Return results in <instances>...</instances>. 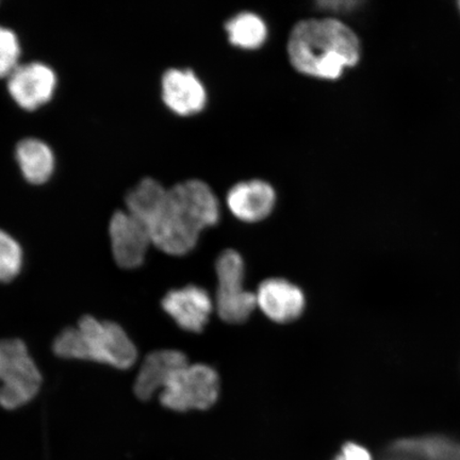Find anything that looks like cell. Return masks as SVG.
<instances>
[{
  "label": "cell",
  "mask_w": 460,
  "mask_h": 460,
  "mask_svg": "<svg viewBox=\"0 0 460 460\" xmlns=\"http://www.w3.org/2000/svg\"><path fill=\"white\" fill-rule=\"evenodd\" d=\"M126 210L146 224L152 243L171 256H183L197 246L200 234L217 226L220 201L208 183L188 180L166 188L143 178L125 198Z\"/></svg>",
  "instance_id": "obj_1"
},
{
  "label": "cell",
  "mask_w": 460,
  "mask_h": 460,
  "mask_svg": "<svg viewBox=\"0 0 460 460\" xmlns=\"http://www.w3.org/2000/svg\"><path fill=\"white\" fill-rule=\"evenodd\" d=\"M362 46L358 34L336 17L298 21L287 41L290 65L305 76L335 80L358 65Z\"/></svg>",
  "instance_id": "obj_2"
},
{
  "label": "cell",
  "mask_w": 460,
  "mask_h": 460,
  "mask_svg": "<svg viewBox=\"0 0 460 460\" xmlns=\"http://www.w3.org/2000/svg\"><path fill=\"white\" fill-rule=\"evenodd\" d=\"M54 353L63 359L93 361L128 370L137 358V349L122 326L84 315L78 324L57 336Z\"/></svg>",
  "instance_id": "obj_3"
},
{
  "label": "cell",
  "mask_w": 460,
  "mask_h": 460,
  "mask_svg": "<svg viewBox=\"0 0 460 460\" xmlns=\"http://www.w3.org/2000/svg\"><path fill=\"white\" fill-rule=\"evenodd\" d=\"M42 374L20 339H0V407L25 406L41 390Z\"/></svg>",
  "instance_id": "obj_4"
},
{
  "label": "cell",
  "mask_w": 460,
  "mask_h": 460,
  "mask_svg": "<svg viewBox=\"0 0 460 460\" xmlns=\"http://www.w3.org/2000/svg\"><path fill=\"white\" fill-rule=\"evenodd\" d=\"M220 394V378L211 367L186 364L172 373L159 394L161 405L177 412L207 411Z\"/></svg>",
  "instance_id": "obj_5"
},
{
  "label": "cell",
  "mask_w": 460,
  "mask_h": 460,
  "mask_svg": "<svg viewBox=\"0 0 460 460\" xmlns=\"http://www.w3.org/2000/svg\"><path fill=\"white\" fill-rule=\"evenodd\" d=\"M244 261L237 251L226 250L217 257L215 309L229 324L243 323L257 307L256 293L244 288Z\"/></svg>",
  "instance_id": "obj_6"
},
{
  "label": "cell",
  "mask_w": 460,
  "mask_h": 460,
  "mask_svg": "<svg viewBox=\"0 0 460 460\" xmlns=\"http://www.w3.org/2000/svg\"><path fill=\"white\" fill-rule=\"evenodd\" d=\"M109 235L112 255L119 268L132 270L142 266L153 243L140 218L126 209L115 211L109 223Z\"/></svg>",
  "instance_id": "obj_7"
},
{
  "label": "cell",
  "mask_w": 460,
  "mask_h": 460,
  "mask_svg": "<svg viewBox=\"0 0 460 460\" xmlns=\"http://www.w3.org/2000/svg\"><path fill=\"white\" fill-rule=\"evenodd\" d=\"M57 84L54 68L39 61L20 65L7 78L10 96L25 111H36L53 99Z\"/></svg>",
  "instance_id": "obj_8"
},
{
  "label": "cell",
  "mask_w": 460,
  "mask_h": 460,
  "mask_svg": "<svg viewBox=\"0 0 460 460\" xmlns=\"http://www.w3.org/2000/svg\"><path fill=\"white\" fill-rule=\"evenodd\" d=\"M161 94L165 106L181 117L204 111L208 94L198 75L190 68H169L161 78Z\"/></svg>",
  "instance_id": "obj_9"
},
{
  "label": "cell",
  "mask_w": 460,
  "mask_h": 460,
  "mask_svg": "<svg viewBox=\"0 0 460 460\" xmlns=\"http://www.w3.org/2000/svg\"><path fill=\"white\" fill-rule=\"evenodd\" d=\"M161 304L175 323L190 332L203 331L215 310V302L209 293L194 285L171 290Z\"/></svg>",
  "instance_id": "obj_10"
},
{
  "label": "cell",
  "mask_w": 460,
  "mask_h": 460,
  "mask_svg": "<svg viewBox=\"0 0 460 460\" xmlns=\"http://www.w3.org/2000/svg\"><path fill=\"white\" fill-rule=\"evenodd\" d=\"M278 194L271 183L251 180L235 183L228 190L226 205L233 216L245 223L263 221L272 214Z\"/></svg>",
  "instance_id": "obj_11"
},
{
  "label": "cell",
  "mask_w": 460,
  "mask_h": 460,
  "mask_svg": "<svg viewBox=\"0 0 460 460\" xmlns=\"http://www.w3.org/2000/svg\"><path fill=\"white\" fill-rule=\"evenodd\" d=\"M256 302L264 315L280 324L300 318L306 305L300 288L283 279L264 280L256 292Z\"/></svg>",
  "instance_id": "obj_12"
},
{
  "label": "cell",
  "mask_w": 460,
  "mask_h": 460,
  "mask_svg": "<svg viewBox=\"0 0 460 460\" xmlns=\"http://www.w3.org/2000/svg\"><path fill=\"white\" fill-rule=\"evenodd\" d=\"M185 354L177 349H159L148 354L142 362L134 385L137 399L149 401L161 393L172 373L188 364Z\"/></svg>",
  "instance_id": "obj_13"
},
{
  "label": "cell",
  "mask_w": 460,
  "mask_h": 460,
  "mask_svg": "<svg viewBox=\"0 0 460 460\" xmlns=\"http://www.w3.org/2000/svg\"><path fill=\"white\" fill-rule=\"evenodd\" d=\"M15 158L22 176L32 185H43L54 174L56 158L53 149L38 137H26L17 143Z\"/></svg>",
  "instance_id": "obj_14"
},
{
  "label": "cell",
  "mask_w": 460,
  "mask_h": 460,
  "mask_svg": "<svg viewBox=\"0 0 460 460\" xmlns=\"http://www.w3.org/2000/svg\"><path fill=\"white\" fill-rule=\"evenodd\" d=\"M226 31L229 43L244 50L261 49L269 36L267 22L250 11L230 17L226 22Z\"/></svg>",
  "instance_id": "obj_15"
},
{
  "label": "cell",
  "mask_w": 460,
  "mask_h": 460,
  "mask_svg": "<svg viewBox=\"0 0 460 460\" xmlns=\"http://www.w3.org/2000/svg\"><path fill=\"white\" fill-rule=\"evenodd\" d=\"M24 266V252L13 235L0 228V284L14 280Z\"/></svg>",
  "instance_id": "obj_16"
},
{
  "label": "cell",
  "mask_w": 460,
  "mask_h": 460,
  "mask_svg": "<svg viewBox=\"0 0 460 460\" xmlns=\"http://www.w3.org/2000/svg\"><path fill=\"white\" fill-rule=\"evenodd\" d=\"M21 42L9 27L0 25V78H8L21 65Z\"/></svg>",
  "instance_id": "obj_17"
},
{
  "label": "cell",
  "mask_w": 460,
  "mask_h": 460,
  "mask_svg": "<svg viewBox=\"0 0 460 460\" xmlns=\"http://www.w3.org/2000/svg\"><path fill=\"white\" fill-rule=\"evenodd\" d=\"M332 460H373V457L365 447L355 442H348Z\"/></svg>",
  "instance_id": "obj_18"
},
{
  "label": "cell",
  "mask_w": 460,
  "mask_h": 460,
  "mask_svg": "<svg viewBox=\"0 0 460 460\" xmlns=\"http://www.w3.org/2000/svg\"><path fill=\"white\" fill-rule=\"evenodd\" d=\"M360 4L359 2H353V0H341V2H320L318 4L322 10L331 11V13H345L349 11L355 10Z\"/></svg>",
  "instance_id": "obj_19"
},
{
  "label": "cell",
  "mask_w": 460,
  "mask_h": 460,
  "mask_svg": "<svg viewBox=\"0 0 460 460\" xmlns=\"http://www.w3.org/2000/svg\"><path fill=\"white\" fill-rule=\"evenodd\" d=\"M458 10H459V13H460V2L458 3Z\"/></svg>",
  "instance_id": "obj_20"
}]
</instances>
